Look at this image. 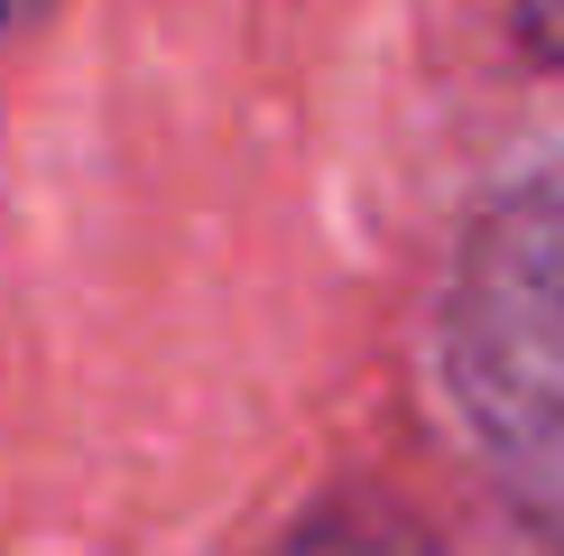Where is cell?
<instances>
[{"instance_id": "7a4b0ae2", "label": "cell", "mask_w": 564, "mask_h": 556, "mask_svg": "<svg viewBox=\"0 0 564 556\" xmlns=\"http://www.w3.org/2000/svg\"><path fill=\"white\" fill-rule=\"evenodd\" d=\"M288 556H416L408 538H398V528H305V538L288 547Z\"/></svg>"}, {"instance_id": "6da1fadb", "label": "cell", "mask_w": 564, "mask_h": 556, "mask_svg": "<svg viewBox=\"0 0 564 556\" xmlns=\"http://www.w3.org/2000/svg\"><path fill=\"white\" fill-rule=\"evenodd\" d=\"M444 362L481 463L564 547V168L509 185L463 242Z\"/></svg>"}]
</instances>
